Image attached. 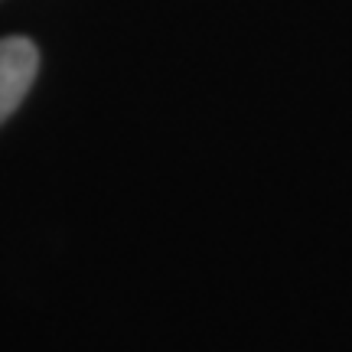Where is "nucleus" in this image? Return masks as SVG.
<instances>
[{"instance_id":"f257e3e1","label":"nucleus","mask_w":352,"mask_h":352,"mask_svg":"<svg viewBox=\"0 0 352 352\" xmlns=\"http://www.w3.org/2000/svg\"><path fill=\"white\" fill-rule=\"evenodd\" d=\"M39 72V52L33 39L7 36L0 39V124L10 118L26 91L33 88V78Z\"/></svg>"}]
</instances>
